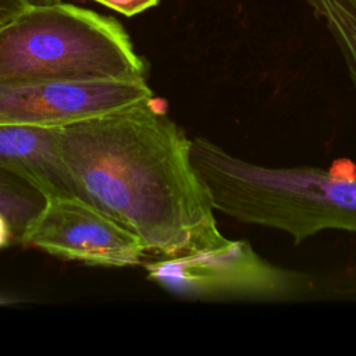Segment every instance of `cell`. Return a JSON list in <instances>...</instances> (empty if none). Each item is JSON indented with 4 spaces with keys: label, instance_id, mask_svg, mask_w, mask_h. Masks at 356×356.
Returning <instances> with one entry per match:
<instances>
[{
    "label": "cell",
    "instance_id": "cell-1",
    "mask_svg": "<svg viewBox=\"0 0 356 356\" xmlns=\"http://www.w3.org/2000/svg\"><path fill=\"white\" fill-rule=\"evenodd\" d=\"M76 195L161 257L225 245L191 161V139L154 96L57 127Z\"/></svg>",
    "mask_w": 356,
    "mask_h": 356
},
{
    "label": "cell",
    "instance_id": "cell-2",
    "mask_svg": "<svg viewBox=\"0 0 356 356\" xmlns=\"http://www.w3.org/2000/svg\"><path fill=\"white\" fill-rule=\"evenodd\" d=\"M191 161L214 210L242 224L284 232L295 245L330 229L356 234V178L261 165L202 136L191 139Z\"/></svg>",
    "mask_w": 356,
    "mask_h": 356
},
{
    "label": "cell",
    "instance_id": "cell-3",
    "mask_svg": "<svg viewBox=\"0 0 356 356\" xmlns=\"http://www.w3.org/2000/svg\"><path fill=\"white\" fill-rule=\"evenodd\" d=\"M145 78L114 19L72 4L28 7L0 26V83Z\"/></svg>",
    "mask_w": 356,
    "mask_h": 356
},
{
    "label": "cell",
    "instance_id": "cell-4",
    "mask_svg": "<svg viewBox=\"0 0 356 356\" xmlns=\"http://www.w3.org/2000/svg\"><path fill=\"white\" fill-rule=\"evenodd\" d=\"M145 268L152 282L191 299L291 303L309 299L316 291L312 274L271 263L245 239L161 257Z\"/></svg>",
    "mask_w": 356,
    "mask_h": 356
},
{
    "label": "cell",
    "instance_id": "cell-5",
    "mask_svg": "<svg viewBox=\"0 0 356 356\" xmlns=\"http://www.w3.org/2000/svg\"><path fill=\"white\" fill-rule=\"evenodd\" d=\"M19 242L88 266L132 267L147 253L131 231L79 196H49Z\"/></svg>",
    "mask_w": 356,
    "mask_h": 356
},
{
    "label": "cell",
    "instance_id": "cell-6",
    "mask_svg": "<svg viewBox=\"0 0 356 356\" xmlns=\"http://www.w3.org/2000/svg\"><path fill=\"white\" fill-rule=\"evenodd\" d=\"M152 96L145 78L0 83V125L64 127Z\"/></svg>",
    "mask_w": 356,
    "mask_h": 356
},
{
    "label": "cell",
    "instance_id": "cell-7",
    "mask_svg": "<svg viewBox=\"0 0 356 356\" xmlns=\"http://www.w3.org/2000/svg\"><path fill=\"white\" fill-rule=\"evenodd\" d=\"M0 170L29 181L44 197L78 196L60 152L57 127L0 125Z\"/></svg>",
    "mask_w": 356,
    "mask_h": 356
},
{
    "label": "cell",
    "instance_id": "cell-8",
    "mask_svg": "<svg viewBox=\"0 0 356 356\" xmlns=\"http://www.w3.org/2000/svg\"><path fill=\"white\" fill-rule=\"evenodd\" d=\"M325 22L356 86V0H306Z\"/></svg>",
    "mask_w": 356,
    "mask_h": 356
},
{
    "label": "cell",
    "instance_id": "cell-9",
    "mask_svg": "<svg viewBox=\"0 0 356 356\" xmlns=\"http://www.w3.org/2000/svg\"><path fill=\"white\" fill-rule=\"evenodd\" d=\"M44 195L29 181L0 170V211L7 216L19 238L44 206Z\"/></svg>",
    "mask_w": 356,
    "mask_h": 356
},
{
    "label": "cell",
    "instance_id": "cell-10",
    "mask_svg": "<svg viewBox=\"0 0 356 356\" xmlns=\"http://www.w3.org/2000/svg\"><path fill=\"white\" fill-rule=\"evenodd\" d=\"M93 1L100 3L127 17H134L147 8L154 7L160 0H93Z\"/></svg>",
    "mask_w": 356,
    "mask_h": 356
},
{
    "label": "cell",
    "instance_id": "cell-11",
    "mask_svg": "<svg viewBox=\"0 0 356 356\" xmlns=\"http://www.w3.org/2000/svg\"><path fill=\"white\" fill-rule=\"evenodd\" d=\"M25 8V3L22 0H0V26L21 14Z\"/></svg>",
    "mask_w": 356,
    "mask_h": 356
},
{
    "label": "cell",
    "instance_id": "cell-12",
    "mask_svg": "<svg viewBox=\"0 0 356 356\" xmlns=\"http://www.w3.org/2000/svg\"><path fill=\"white\" fill-rule=\"evenodd\" d=\"M14 236H15V231L13 228L11 221L7 218L4 213L0 211V248L7 246Z\"/></svg>",
    "mask_w": 356,
    "mask_h": 356
},
{
    "label": "cell",
    "instance_id": "cell-13",
    "mask_svg": "<svg viewBox=\"0 0 356 356\" xmlns=\"http://www.w3.org/2000/svg\"><path fill=\"white\" fill-rule=\"evenodd\" d=\"M26 7H43V6H51L57 4L61 0H22Z\"/></svg>",
    "mask_w": 356,
    "mask_h": 356
}]
</instances>
